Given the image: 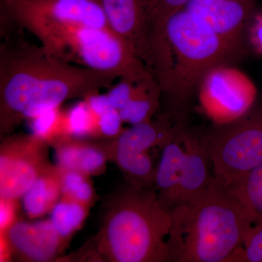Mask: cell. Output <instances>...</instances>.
Wrapping results in <instances>:
<instances>
[{
	"mask_svg": "<svg viewBox=\"0 0 262 262\" xmlns=\"http://www.w3.org/2000/svg\"><path fill=\"white\" fill-rule=\"evenodd\" d=\"M95 119L96 122V136L115 139L122 132L123 121L120 113L115 108H110L100 116L95 117Z\"/></svg>",
	"mask_w": 262,
	"mask_h": 262,
	"instance_id": "cb8c5ba5",
	"label": "cell"
},
{
	"mask_svg": "<svg viewBox=\"0 0 262 262\" xmlns=\"http://www.w3.org/2000/svg\"><path fill=\"white\" fill-rule=\"evenodd\" d=\"M32 34L43 48L63 61L136 82L155 77L130 46L110 28L63 24Z\"/></svg>",
	"mask_w": 262,
	"mask_h": 262,
	"instance_id": "5b68a950",
	"label": "cell"
},
{
	"mask_svg": "<svg viewBox=\"0 0 262 262\" xmlns=\"http://www.w3.org/2000/svg\"><path fill=\"white\" fill-rule=\"evenodd\" d=\"M162 95L161 87L155 77L136 82L128 102L119 111L122 121L134 125L154 118L160 108Z\"/></svg>",
	"mask_w": 262,
	"mask_h": 262,
	"instance_id": "ac0fdd59",
	"label": "cell"
},
{
	"mask_svg": "<svg viewBox=\"0 0 262 262\" xmlns=\"http://www.w3.org/2000/svg\"><path fill=\"white\" fill-rule=\"evenodd\" d=\"M196 93L202 110L214 125L236 121L257 102L256 84L232 64L218 66L210 71Z\"/></svg>",
	"mask_w": 262,
	"mask_h": 262,
	"instance_id": "9c48e42d",
	"label": "cell"
},
{
	"mask_svg": "<svg viewBox=\"0 0 262 262\" xmlns=\"http://www.w3.org/2000/svg\"><path fill=\"white\" fill-rule=\"evenodd\" d=\"M1 20L30 33L63 24L110 28L98 0H1Z\"/></svg>",
	"mask_w": 262,
	"mask_h": 262,
	"instance_id": "ba28073f",
	"label": "cell"
},
{
	"mask_svg": "<svg viewBox=\"0 0 262 262\" xmlns=\"http://www.w3.org/2000/svg\"><path fill=\"white\" fill-rule=\"evenodd\" d=\"M153 73L168 97V115L186 124V110L203 77L244 53L204 20L183 9L169 17L151 44Z\"/></svg>",
	"mask_w": 262,
	"mask_h": 262,
	"instance_id": "7a4b0ae2",
	"label": "cell"
},
{
	"mask_svg": "<svg viewBox=\"0 0 262 262\" xmlns=\"http://www.w3.org/2000/svg\"><path fill=\"white\" fill-rule=\"evenodd\" d=\"M257 0H191L185 9L204 20L225 39L245 51Z\"/></svg>",
	"mask_w": 262,
	"mask_h": 262,
	"instance_id": "7c38bea8",
	"label": "cell"
},
{
	"mask_svg": "<svg viewBox=\"0 0 262 262\" xmlns=\"http://www.w3.org/2000/svg\"><path fill=\"white\" fill-rule=\"evenodd\" d=\"M15 201L1 199L0 202V229L1 232L13 225L15 221Z\"/></svg>",
	"mask_w": 262,
	"mask_h": 262,
	"instance_id": "4316f807",
	"label": "cell"
},
{
	"mask_svg": "<svg viewBox=\"0 0 262 262\" xmlns=\"http://www.w3.org/2000/svg\"><path fill=\"white\" fill-rule=\"evenodd\" d=\"M20 29L1 24V134L69 100L110 88L117 80L115 76L63 61L40 44L29 42Z\"/></svg>",
	"mask_w": 262,
	"mask_h": 262,
	"instance_id": "6da1fadb",
	"label": "cell"
},
{
	"mask_svg": "<svg viewBox=\"0 0 262 262\" xmlns=\"http://www.w3.org/2000/svg\"><path fill=\"white\" fill-rule=\"evenodd\" d=\"M227 188L252 225L262 221V164Z\"/></svg>",
	"mask_w": 262,
	"mask_h": 262,
	"instance_id": "d6986e66",
	"label": "cell"
},
{
	"mask_svg": "<svg viewBox=\"0 0 262 262\" xmlns=\"http://www.w3.org/2000/svg\"><path fill=\"white\" fill-rule=\"evenodd\" d=\"M248 46L262 55V13H256L252 19L247 34Z\"/></svg>",
	"mask_w": 262,
	"mask_h": 262,
	"instance_id": "484cf974",
	"label": "cell"
},
{
	"mask_svg": "<svg viewBox=\"0 0 262 262\" xmlns=\"http://www.w3.org/2000/svg\"><path fill=\"white\" fill-rule=\"evenodd\" d=\"M94 191L92 185L89 182V179L82 183V185L78 188L70 200L78 202L86 207L91 206L94 201Z\"/></svg>",
	"mask_w": 262,
	"mask_h": 262,
	"instance_id": "83f0119b",
	"label": "cell"
},
{
	"mask_svg": "<svg viewBox=\"0 0 262 262\" xmlns=\"http://www.w3.org/2000/svg\"><path fill=\"white\" fill-rule=\"evenodd\" d=\"M168 261L227 262L251 225L227 187L214 178L201 199L170 211Z\"/></svg>",
	"mask_w": 262,
	"mask_h": 262,
	"instance_id": "3957f363",
	"label": "cell"
},
{
	"mask_svg": "<svg viewBox=\"0 0 262 262\" xmlns=\"http://www.w3.org/2000/svg\"><path fill=\"white\" fill-rule=\"evenodd\" d=\"M136 82L127 79H120V82L108 91L106 97L114 108L119 112L125 107L132 96Z\"/></svg>",
	"mask_w": 262,
	"mask_h": 262,
	"instance_id": "d4e9b609",
	"label": "cell"
},
{
	"mask_svg": "<svg viewBox=\"0 0 262 262\" xmlns=\"http://www.w3.org/2000/svg\"><path fill=\"white\" fill-rule=\"evenodd\" d=\"M186 127H181L164 145L155 172V189L158 201L169 211L175 205L178 192L184 155L183 131Z\"/></svg>",
	"mask_w": 262,
	"mask_h": 262,
	"instance_id": "9a60e30c",
	"label": "cell"
},
{
	"mask_svg": "<svg viewBox=\"0 0 262 262\" xmlns=\"http://www.w3.org/2000/svg\"><path fill=\"white\" fill-rule=\"evenodd\" d=\"M1 234V242L9 255L24 261H52L61 252L66 242L51 220L15 221Z\"/></svg>",
	"mask_w": 262,
	"mask_h": 262,
	"instance_id": "4fadbf2b",
	"label": "cell"
},
{
	"mask_svg": "<svg viewBox=\"0 0 262 262\" xmlns=\"http://www.w3.org/2000/svg\"><path fill=\"white\" fill-rule=\"evenodd\" d=\"M237 256V262H262V221L247 229Z\"/></svg>",
	"mask_w": 262,
	"mask_h": 262,
	"instance_id": "7402d4cb",
	"label": "cell"
},
{
	"mask_svg": "<svg viewBox=\"0 0 262 262\" xmlns=\"http://www.w3.org/2000/svg\"><path fill=\"white\" fill-rule=\"evenodd\" d=\"M63 172L64 170L58 165H51L22 196L24 210L29 218H39L46 214L59 201Z\"/></svg>",
	"mask_w": 262,
	"mask_h": 262,
	"instance_id": "e0dca14e",
	"label": "cell"
},
{
	"mask_svg": "<svg viewBox=\"0 0 262 262\" xmlns=\"http://www.w3.org/2000/svg\"><path fill=\"white\" fill-rule=\"evenodd\" d=\"M204 133L213 165V178L223 184L237 182L262 164V103L244 117Z\"/></svg>",
	"mask_w": 262,
	"mask_h": 262,
	"instance_id": "8992f818",
	"label": "cell"
},
{
	"mask_svg": "<svg viewBox=\"0 0 262 262\" xmlns=\"http://www.w3.org/2000/svg\"><path fill=\"white\" fill-rule=\"evenodd\" d=\"M108 25L153 72V0H98Z\"/></svg>",
	"mask_w": 262,
	"mask_h": 262,
	"instance_id": "8fae6325",
	"label": "cell"
},
{
	"mask_svg": "<svg viewBox=\"0 0 262 262\" xmlns=\"http://www.w3.org/2000/svg\"><path fill=\"white\" fill-rule=\"evenodd\" d=\"M184 126L177 124L167 113L131 125L106 146L108 157L115 160L127 184L141 188L155 187L156 168L150 158L149 149L155 146L163 149L177 130Z\"/></svg>",
	"mask_w": 262,
	"mask_h": 262,
	"instance_id": "52a82bcc",
	"label": "cell"
},
{
	"mask_svg": "<svg viewBox=\"0 0 262 262\" xmlns=\"http://www.w3.org/2000/svg\"><path fill=\"white\" fill-rule=\"evenodd\" d=\"M89 136H96V122L94 114L84 100L63 113L62 139H81Z\"/></svg>",
	"mask_w": 262,
	"mask_h": 262,
	"instance_id": "44dd1931",
	"label": "cell"
},
{
	"mask_svg": "<svg viewBox=\"0 0 262 262\" xmlns=\"http://www.w3.org/2000/svg\"><path fill=\"white\" fill-rule=\"evenodd\" d=\"M190 1L191 0H153L154 14L151 41L158 35L169 17L184 9Z\"/></svg>",
	"mask_w": 262,
	"mask_h": 262,
	"instance_id": "603a6c76",
	"label": "cell"
},
{
	"mask_svg": "<svg viewBox=\"0 0 262 262\" xmlns=\"http://www.w3.org/2000/svg\"><path fill=\"white\" fill-rule=\"evenodd\" d=\"M183 144L184 160L173 208L201 199L213 179L211 154L204 133L186 127L183 131Z\"/></svg>",
	"mask_w": 262,
	"mask_h": 262,
	"instance_id": "5bb4252c",
	"label": "cell"
},
{
	"mask_svg": "<svg viewBox=\"0 0 262 262\" xmlns=\"http://www.w3.org/2000/svg\"><path fill=\"white\" fill-rule=\"evenodd\" d=\"M95 237L98 258L110 262L168 261L170 211L154 188L127 184L114 194Z\"/></svg>",
	"mask_w": 262,
	"mask_h": 262,
	"instance_id": "277c9868",
	"label": "cell"
},
{
	"mask_svg": "<svg viewBox=\"0 0 262 262\" xmlns=\"http://www.w3.org/2000/svg\"><path fill=\"white\" fill-rule=\"evenodd\" d=\"M58 166L88 176L102 173L108 159L106 148L65 138L53 143Z\"/></svg>",
	"mask_w": 262,
	"mask_h": 262,
	"instance_id": "2e32d148",
	"label": "cell"
},
{
	"mask_svg": "<svg viewBox=\"0 0 262 262\" xmlns=\"http://www.w3.org/2000/svg\"><path fill=\"white\" fill-rule=\"evenodd\" d=\"M87 214V207L78 202L62 198L51 211V223L62 239L67 238L79 229Z\"/></svg>",
	"mask_w": 262,
	"mask_h": 262,
	"instance_id": "ffe728a7",
	"label": "cell"
},
{
	"mask_svg": "<svg viewBox=\"0 0 262 262\" xmlns=\"http://www.w3.org/2000/svg\"><path fill=\"white\" fill-rule=\"evenodd\" d=\"M47 141L37 136H20L3 141L0 151V198L15 201L22 198L47 170Z\"/></svg>",
	"mask_w": 262,
	"mask_h": 262,
	"instance_id": "30bf717a",
	"label": "cell"
}]
</instances>
